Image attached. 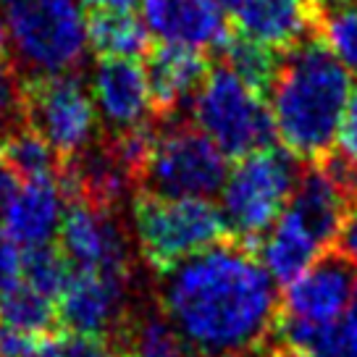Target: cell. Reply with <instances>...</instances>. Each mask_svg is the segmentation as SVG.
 Wrapping results in <instances>:
<instances>
[{
    "label": "cell",
    "instance_id": "6da1fadb",
    "mask_svg": "<svg viewBox=\"0 0 357 357\" xmlns=\"http://www.w3.org/2000/svg\"><path fill=\"white\" fill-rule=\"evenodd\" d=\"M160 305L181 342L205 357L255 352L279 318L273 279L255 252L231 239L163 273Z\"/></svg>",
    "mask_w": 357,
    "mask_h": 357
},
{
    "label": "cell",
    "instance_id": "7a4b0ae2",
    "mask_svg": "<svg viewBox=\"0 0 357 357\" xmlns=\"http://www.w3.org/2000/svg\"><path fill=\"white\" fill-rule=\"evenodd\" d=\"M352 74L312 34L279 61L271 84V113L281 147L297 160L321 163L334 153L352 95Z\"/></svg>",
    "mask_w": 357,
    "mask_h": 357
},
{
    "label": "cell",
    "instance_id": "3957f363",
    "mask_svg": "<svg viewBox=\"0 0 357 357\" xmlns=\"http://www.w3.org/2000/svg\"><path fill=\"white\" fill-rule=\"evenodd\" d=\"M297 158L284 147H263L239 158L221 187V213L231 242L255 252L260 236L279 221L300 178Z\"/></svg>",
    "mask_w": 357,
    "mask_h": 357
},
{
    "label": "cell",
    "instance_id": "277c9868",
    "mask_svg": "<svg viewBox=\"0 0 357 357\" xmlns=\"http://www.w3.org/2000/svg\"><path fill=\"white\" fill-rule=\"evenodd\" d=\"M132 218L142 257L160 276L187 257L231 239L221 208L197 197L137 192Z\"/></svg>",
    "mask_w": 357,
    "mask_h": 357
},
{
    "label": "cell",
    "instance_id": "5b68a950",
    "mask_svg": "<svg viewBox=\"0 0 357 357\" xmlns=\"http://www.w3.org/2000/svg\"><path fill=\"white\" fill-rule=\"evenodd\" d=\"M192 119L226 158H245L271 147L276 137L266 95L247 87L229 66H213L192 98Z\"/></svg>",
    "mask_w": 357,
    "mask_h": 357
},
{
    "label": "cell",
    "instance_id": "8992f818",
    "mask_svg": "<svg viewBox=\"0 0 357 357\" xmlns=\"http://www.w3.org/2000/svg\"><path fill=\"white\" fill-rule=\"evenodd\" d=\"M16 56L32 77L71 74L87 50V19L79 0H3Z\"/></svg>",
    "mask_w": 357,
    "mask_h": 357
},
{
    "label": "cell",
    "instance_id": "52a82bcc",
    "mask_svg": "<svg viewBox=\"0 0 357 357\" xmlns=\"http://www.w3.org/2000/svg\"><path fill=\"white\" fill-rule=\"evenodd\" d=\"M229 176L226 155L190 123H171L158 132L153 155L142 174V192L160 197L211 200Z\"/></svg>",
    "mask_w": 357,
    "mask_h": 357
},
{
    "label": "cell",
    "instance_id": "ba28073f",
    "mask_svg": "<svg viewBox=\"0 0 357 357\" xmlns=\"http://www.w3.org/2000/svg\"><path fill=\"white\" fill-rule=\"evenodd\" d=\"M24 123L47 139L61 160L84 153L92 145L98 116L95 102L74 74L26 77L22 82Z\"/></svg>",
    "mask_w": 357,
    "mask_h": 357
},
{
    "label": "cell",
    "instance_id": "9c48e42d",
    "mask_svg": "<svg viewBox=\"0 0 357 357\" xmlns=\"http://www.w3.org/2000/svg\"><path fill=\"white\" fill-rule=\"evenodd\" d=\"M357 294V266L342 252H328L284 289L279 318L326 331L342 321Z\"/></svg>",
    "mask_w": 357,
    "mask_h": 357
},
{
    "label": "cell",
    "instance_id": "30bf717a",
    "mask_svg": "<svg viewBox=\"0 0 357 357\" xmlns=\"http://www.w3.org/2000/svg\"><path fill=\"white\" fill-rule=\"evenodd\" d=\"M61 252L77 271H95L111 279H132L129 242L111 211L95 208L84 200H68L58 229Z\"/></svg>",
    "mask_w": 357,
    "mask_h": 357
},
{
    "label": "cell",
    "instance_id": "8fae6325",
    "mask_svg": "<svg viewBox=\"0 0 357 357\" xmlns=\"http://www.w3.org/2000/svg\"><path fill=\"white\" fill-rule=\"evenodd\" d=\"M129 281L111 279L95 271H71L66 287L58 294V324L74 334L108 336L121 321Z\"/></svg>",
    "mask_w": 357,
    "mask_h": 357
},
{
    "label": "cell",
    "instance_id": "7c38bea8",
    "mask_svg": "<svg viewBox=\"0 0 357 357\" xmlns=\"http://www.w3.org/2000/svg\"><path fill=\"white\" fill-rule=\"evenodd\" d=\"M142 22L150 37L192 50L218 47L229 40L231 26L213 0H142Z\"/></svg>",
    "mask_w": 357,
    "mask_h": 357
},
{
    "label": "cell",
    "instance_id": "4fadbf2b",
    "mask_svg": "<svg viewBox=\"0 0 357 357\" xmlns=\"http://www.w3.org/2000/svg\"><path fill=\"white\" fill-rule=\"evenodd\" d=\"M92 102L113 132L150 121L153 98L145 63L134 58H100L92 74Z\"/></svg>",
    "mask_w": 357,
    "mask_h": 357
},
{
    "label": "cell",
    "instance_id": "5bb4252c",
    "mask_svg": "<svg viewBox=\"0 0 357 357\" xmlns=\"http://www.w3.org/2000/svg\"><path fill=\"white\" fill-rule=\"evenodd\" d=\"M208 58L200 50L181 45L160 43L147 50L145 74L158 119H168L181 102L195 98V92L208 77Z\"/></svg>",
    "mask_w": 357,
    "mask_h": 357
},
{
    "label": "cell",
    "instance_id": "9a60e30c",
    "mask_svg": "<svg viewBox=\"0 0 357 357\" xmlns=\"http://www.w3.org/2000/svg\"><path fill=\"white\" fill-rule=\"evenodd\" d=\"M349 205L352 200L339 190L334 178L318 163H312L297 178V187L291 192L287 213L326 250V247L336 245Z\"/></svg>",
    "mask_w": 357,
    "mask_h": 357
},
{
    "label": "cell",
    "instance_id": "2e32d148",
    "mask_svg": "<svg viewBox=\"0 0 357 357\" xmlns=\"http://www.w3.org/2000/svg\"><path fill=\"white\" fill-rule=\"evenodd\" d=\"M63 200L66 195L58 184V176L29 178L19 184L8 211L3 215V226L19 247L50 245L63 221Z\"/></svg>",
    "mask_w": 357,
    "mask_h": 357
},
{
    "label": "cell",
    "instance_id": "e0dca14e",
    "mask_svg": "<svg viewBox=\"0 0 357 357\" xmlns=\"http://www.w3.org/2000/svg\"><path fill=\"white\" fill-rule=\"evenodd\" d=\"M255 252L260 266L266 268L268 276L273 279V284L289 287L291 281L300 279L302 273L324 255V247L284 211L279 221L260 236Z\"/></svg>",
    "mask_w": 357,
    "mask_h": 357
},
{
    "label": "cell",
    "instance_id": "ac0fdd59",
    "mask_svg": "<svg viewBox=\"0 0 357 357\" xmlns=\"http://www.w3.org/2000/svg\"><path fill=\"white\" fill-rule=\"evenodd\" d=\"M87 43L100 58H142L150 50V32L134 11H89Z\"/></svg>",
    "mask_w": 357,
    "mask_h": 357
},
{
    "label": "cell",
    "instance_id": "d6986e66",
    "mask_svg": "<svg viewBox=\"0 0 357 357\" xmlns=\"http://www.w3.org/2000/svg\"><path fill=\"white\" fill-rule=\"evenodd\" d=\"M0 160L24 181L58 176V171H61L58 153L47 145L45 137H40L26 123L0 137Z\"/></svg>",
    "mask_w": 357,
    "mask_h": 357
},
{
    "label": "cell",
    "instance_id": "ffe728a7",
    "mask_svg": "<svg viewBox=\"0 0 357 357\" xmlns=\"http://www.w3.org/2000/svg\"><path fill=\"white\" fill-rule=\"evenodd\" d=\"M0 321H6L32 339L50 336V331L58 326L56 300L45 297L29 284L19 281L0 291Z\"/></svg>",
    "mask_w": 357,
    "mask_h": 357
},
{
    "label": "cell",
    "instance_id": "44dd1931",
    "mask_svg": "<svg viewBox=\"0 0 357 357\" xmlns=\"http://www.w3.org/2000/svg\"><path fill=\"white\" fill-rule=\"evenodd\" d=\"M221 53L226 61L223 66L231 68L247 87L257 89L260 95L271 92V84H273L276 71H279V53L276 50H271L266 45L255 43V40L231 29L229 40L221 45Z\"/></svg>",
    "mask_w": 357,
    "mask_h": 357
},
{
    "label": "cell",
    "instance_id": "7402d4cb",
    "mask_svg": "<svg viewBox=\"0 0 357 357\" xmlns=\"http://www.w3.org/2000/svg\"><path fill=\"white\" fill-rule=\"evenodd\" d=\"M71 271L68 257L56 245L26 247L22 252V281L50 300H58Z\"/></svg>",
    "mask_w": 357,
    "mask_h": 357
},
{
    "label": "cell",
    "instance_id": "603a6c76",
    "mask_svg": "<svg viewBox=\"0 0 357 357\" xmlns=\"http://www.w3.org/2000/svg\"><path fill=\"white\" fill-rule=\"evenodd\" d=\"M129 357H190V347L181 342L174 326L160 315H145L132 326Z\"/></svg>",
    "mask_w": 357,
    "mask_h": 357
},
{
    "label": "cell",
    "instance_id": "cb8c5ba5",
    "mask_svg": "<svg viewBox=\"0 0 357 357\" xmlns=\"http://www.w3.org/2000/svg\"><path fill=\"white\" fill-rule=\"evenodd\" d=\"M315 357H357V294L347 307L342 321L326 328L318 344L312 347Z\"/></svg>",
    "mask_w": 357,
    "mask_h": 357
},
{
    "label": "cell",
    "instance_id": "d4e9b609",
    "mask_svg": "<svg viewBox=\"0 0 357 357\" xmlns=\"http://www.w3.org/2000/svg\"><path fill=\"white\" fill-rule=\"evenodd\" d=\"M24 123L22 82L16 79L13 68L0 61V137Z\"/></svg>",
    "mask_w": 357,
    "mask_h": 357
},
{
    "label": "cell",
    "instance_id": "484cf974",
    "mask_svg": "<svg viewBox=\"0 0 357 357\" xmlns=\"http://www.w3.org/2000/svg\"><path fill=\"white\" fill-rule=\"evenodd\" d=\"M58 344H61L63 357H119L113 352L108 336H100V334L63 331V336H58Z\"/></svg>",
    "mask_w": 357,
    "mask_h": 357
},
{
    "label": "cell",
    "instance_id": "4316f807",
    "mask_svg": "<svg viewBox=\"0 0 357 357\" xmlns=\"http://www.w3.org/2000/svg\"><path fill=\"white\" fill-rule=\"evenodd\" d=\"M22 281V247L11 239L0 221V291Z\"/></svg>",
    "mask_w": 357,
    "mask_h": 357
},
{
    "label": "cell",
    "instance_id": "83f0119b",
    "mask_svg": "<svg viewBox=\"0 0 357 357\" xmlns=\"http://www.w3.org/2000/svg\"><path fill=\"white\" fill-rule=\"evenodd\" d=\"M336 145H339V153L357 166V89H352V95H349Z\"/></svg>",
    "mask_w": 357,
    "mask_h": 357
},
{
    "label": "cell",
    "instance_id": "f1b7e54d",
    "mask_svg": "<svg viewBox=\"0 0 357 357\" xmlns=\"http://www.w3.org/2000/svg\"><path fill=\"white\" fill-rule=\"evenodd\" d=\"M37 339L22 334L19 328L0 321V357H26Z\"/></svg>",
    "mask_w": 357,
    "mask_h": 357
},
{
    "label": "cell",
    "instance_id": "f546056e",
    "mask_svg": "<svg viewBox=\"0 0 357 357\" xmlns=\"http://www.w3.org/2000/svg\"><path fill=\"white\" fill-rule=\"evenodd\" d=\"M336 252H342V255L349 257L357 266V200L349 205L344 226H342L339 239H336Z\"/></svg>",
    "mask_w": 357,
    "mask_h": 357
},
{
    "label": "cell",
    "instance_id": "4dcf8cb0",
    "mask_svg": "<svg viewBox=\"0 0 357 357\" xmlns=\"http://www.w3.org/2000/svg\"><path fill=\"white\" fill-rule=\"evenodd\" d=\"M16 190H19V176L0 160V221H3V215L8 211V205H11Z\"/></svg>",
    "mask_w": 357,
    "mask_h": 357
},
{
    "label": "cell",
    "instance_id": "1f68e13d",
    "mask_svg": "<svg viewBox=\"0 0 357 357\" xmlns=\"http://www.w3.org/2000/svg\"><path fill=\"white\" fill-rule=\"evenodd\" d=\"M87 11H134L137 3L142 0H82Z\"/></svg>",
    "mask_w": 357,
    "mask_h": 357
},
{
    "label": "cell",
    "instance_id": "d6a6232c",
    "mask_svg": "<svg viewBox=\"0 0 357 357\" xmlns=\"http://www.w3.org/2000/svg\"><path fill=\"white\" fill-rule=\"evenodd\" d=\"M26 357H63V352H61L58 339H53V336H40L32 344V349H29Z\"/></svg>",
    "mask_w": 357,
    "mask_h": 357
},
{
    "label": "cell",
    "instance_id": "836d02e7",
    "mask_svg": "<svg viewBox=\"0 0 357 357\" xmlns=\"http://www.w3.org/2000/svg\"><path fill=\"white\" fill-rule=\"evenodd\" d=\"M271 357H315L310 352V349H297V347H281V349H276Z\"/></svg>",
    "mask_w": 357,
    "mask_h": 357
},
{
    "label": "cell",
    "instance_id": "e575fe53",
    "mask_svg": "<svg viewBox=\"0 0 357 357\" xmlns=\"http://www.w3.org/2000/svg\"><path fill=\"white\" fill-rule=\"evenodd\" d=\"M8 43H11V37H8V26H6V19L0 16V61H6Z\"/></svg>",
    "mask_w": 357,
    "mask_h": 357
},
{
    "label": "cell",
    "instance_id": "d590c367",
    "mask_svg": "<svg viewBox=\"0 0 357 357\" xmlns=\"http://www.w3.org/2000/svg\"><path fill=\"white\" fill-rule=\"evenodd\" d=\"M213 3H215L221 11H234L236 6H239V0H213Z\"/></svg>",
    "mask_w": 357,
    "mask_h": 357
},
{
    "label": "cell",
    "instance_id": "8d00e7d4",
    "mask_svg": "<svg viewBox=\"0 0 357 357\" xmlns=\"http://www.w3.org/2000/svg\"><path fill=\"white\" fill-rule=\"evenodd\" d=\"M119 357H129V355H126V352H123V355H119Z\"/></svg>",
    "mask_w": 357,
    "mask_h": 357
},
{
    "label": "cell",
    "instance_id": "74e56055",
    "mask_svg": "<svg viewBox=\"0 0 357 357\" xmlns=\"http://www.w3.org/2000/svg\"><path fill=\"white\" fill-rule=\"evenodd\" d=\"M0 3H3V0H0Z\"/></svg>",
    "mask_w": 357,
    "mask_h": 357
}]
</instances>
